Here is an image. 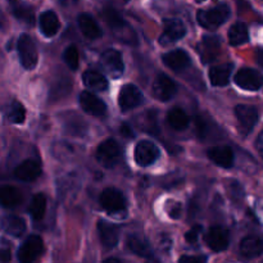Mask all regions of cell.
Here are the masks:
<instances>
[{
	"mask_svg": "<svg viewBox=\"0 0 263 263\" xmlns=\"http://www.w3.org/2000/svg\"><path fill=\"white\" fill-rule=\"evenodd\" d=\"M41 164L36 159H26L14 168L15 179L23 182H32L41 175Z\"/></svg>",
	"mask_w": 263,
	"mask_h": 263,
	"instance_id": "obj_16",
	"label": "cell"
},
{
	"mask_svg": "<svg viewBox=\"0 0 263 263\" xmlns=\"http://www.w3.org/2000/svg\"><path fill=\"white\" fill-rule=\"evenodd\" d=\"M59 2H61V4H63L64 7H68V5L76 4V3L79 2V0H59Z\"/></svg>",
	"mask_w": 263,
	"mask_h": 263,
	"instance_id": "obj_45",
	"label": "cell"
},
{
	"mask_svg": "<svg viewBox=\"0 0 263 263\" xmlns=\"http://www.w3.org/2000/svg\"><path fill=\"white\" fill-rule=\"evenodd\" d=\"M231 72H233V64L225 63L218 64L210 69V80L213 86H225L229 84Z\"/></svg>",
	"mask_w": 263,
	"mask_h": 263,
	"instance_id": "obj_27",
	"label": "cell"
},
{
	"mask_svg": "<svg viewBox=\"0 0 263 263\" xmlns=\"http://www.w3.org/2000/svg\"><path fill=\"white\" fill-rule=\"evenodd\" d=\"M17 51L20 57L21 64L26 69H33L37 66L39 53L32 37L27 33L20 36L17 41Z\"/></svg>",
	"mask_w": 263,
	"mask_h": 263,
	"instance_id": "obj_3",
	"label": "cell"
},
{
	"mask_svg": "<svg viewBox=\"0 0 263 263\" xmlns=\"http://www.w3.org/2000/svg\"><path fill=\"white\" fill-rule=\"evenodd\" d=\"M12 10L13 14H14L18 20L27 23V25H33L35 14H33V9L30 5L18 2V0H12Z\"/></svg>",
	"mask_w": 263,
	"mask_h": 263,
	"instance_id": "obj_33",
	"label": "cell"
},
{
	"mask_svg": "<svg viewBox=\"0 0 263 263\" xmlns=\"http://www.w3.org/2000/svg\"><path fill=\"white\" fill-rule=\"evenodd\" d=\"M256 59H257V63L263 68V48L258 49L256 53Z\"/></svg>",
	"mask_w": 263,
	"mask_h": 263,
	"instance_id": "obj_43",
	"label": "cell"
},
{
	"mask_svg": "<svg viewBox=\"0 0 263 263\" xmlns=\"http://www.w3.org/2000/svg\"><path fill=\"white\" fill-rule=\"evenodd\" d=\"M85 86L92 91H105L108 89V80L105 79L104 74L98 71H91L87 69L82 74Z\"/></svg>",
	"mask_w": 263,
	"mask_h": 263,
	"instance_id": "obj_26",
	"label": "cell"
},
{
	"mask_svg": "<svg viewBox=\"0 0 263 263\" xmlns=\"http://www.w3.org/2000/svg\"><path fill=\"white\" fill-rule=\"evenodd\" d=\"M240 253L244 258H256L263 253V240L258 236H247L240 243Z\"/></svg>",
	"mask_w": 263,
	"mask_h": 263,
	"instance_id": "obj_24",
	"label": "cell"
},
{
	"mask_svg": "<svg viewBox=\"0 0 263 263\" xmlns=\"http://www.w3.org/2000/svg\"><path fill=\"white\" fill-rule=\"evenodd\" d=\"M39 26H40V31L43 32L44 36H46V37H53L59 31L61 23H59L58 15L53 10H45V12H43L40 14Z\"/></svg>",
	"mask_w": 263,
	"mask_h": 263,
	"instance_id": "obj_22",
	"label": "cell"
},
{
	"mask_svg": "<svg viewBox=\"0 0 263 263\" xmlns=\"http://www.w3.org/2000/svg\"><path fill=\"white\" fill-rule=\"evenodd\" d=\"M7 118L12 123L15 125H21V123L25 122L26 120V109L20 102L14 100L9 104V107L7 108Z\"/></svg>",
	"mask_w": 263,
	"mask_h": 263,
	"instance_id": "obj_35",
	"label": "cell"
},
{
	"mask_svg": "<svg viewBox=\"0 0 263 263\" xmlns=\"http://www.w3.org/2000/svg\"><path fill=\"white\" fill-rule=\"evenodd\" d=\"M235 84L240 89L256 91L263 85V76L258 71L252 68H241L235 74Z\"/></svg>",
	"mask_w": 263,
	"mask_h": 263,
	"instance_id": "obj_12",
	"label": "cell"
},
{
	"mask_svg": "<svg viewBox=\"0 0 263 263\" xmlns=\"http://www.w3.org/2000/svg\"><path fill=\"white\" fill-rule=\"evenodd\" d=\"M195 122V133H197L198 138L204 140L205 138L210 134V127H208V122L204 120V117H200V116H197L194 120Z\"/></svg>",
	"mask_w": 263,
	"mask_h": 263,
	"instance_id": "obj_37",
	"label": "cell"
},
{
	"mask_svg": "<svg viewBox=\"0 0 263 263\" xmlns=\"http://www.w3.org/2000/svg\"><path fill=\"white\" fill-rule=\"evenodd\" d=\"M257 149L259 151L261 156L263 157V133L258 136V140H257Z\"/></svg>",
	"mask_w": 263,
	"mask_h": 263,
	"instance_id": "obj_44",
	"label": "cell"
},
{
	"mask_svg": "<svg viewBox=\"0 0 263 263\" xmlns=\"http://www.w3.org/2000/svg\"><path fill=\"white\" fill-rule=\"evenodd\" d=\"M121 134H122V136H125V138H127V139L134 138L133 130H131L130 126L126 125V123H123V125L121 126Z\"/></svg>",
	"mask_w": 263,
	"mask_h": 263,
	"instance_id": "obj_42",
	"label": "cell"
},
{
	"mask_svg": "<svg viewBox=\"0 0 263 263\" xmlns=\"http://www.w3.org/2000/svg\"><path fill=\"white\" fill-rule=\"evenodd\" d=\"M170 216H171L172 218H180V216H181V205H180L179 203H175L172 210L170 211Z\"/></svg>",
	"mask_w": 263,
	"mask_h": 263,
	"instance_id": "obj_41",
	"label": "cell"
},
{
	"mask_svg": "<svg viewBox=\"0 0 263 263\" xmlns=\"http://www.w3.org/2000/svg\"><path fill=\"white\" fill-rule=\"evenodd\" d=\"M141 102H143V94L135 85L127 84L122 86L120 95H118V105L122 112H128V110L139 107Z\"/></svg>",
	"mask_w": 263,
	"mask_h": 263,
	"instance_id": "obj_8",
	"label": "cell"
},
{
	"mask_svg": "<svg viewBox=\"0 0 263 263\" xmlns=\"http://www.w3.org/2000/svg\"><path fill=\"white\" fill-rule=\"evenodd\" d=\"M179 263H207L205 256H182Z\"/></svg>",
	"mask_w": 263,
	"mask_h": 263,
	"instance_id": "obj_39",
	"label": "cell"
},
{
	"mask_svg": "<svg viewBox=\"0 0 263 263\" xmlns=\"http://www.w3.org/2000/svg\"><path fill=\"white\" fill-rule=\"evenodd\" d=\"M167 121H168L170 126L176 131L185 130L189 126L190 122L189 117L184 112V109H181L179 107H175L170 110L168 115H167Z\"/></svg>",
	"mask_w": 263,
	"mask_h": 263,
	"instance_id": "obj_29",
	"label": "cell"
},
{
	"mask_svg": "<svg viewBox=\"0 0 263 263\" xmlns=\"http://www.w3.org/2000/svg\"><path fill=\"white\" fill-rule=\"evenodd\" d=\"M229 43L233 46L241 45V44H246L249 39L248 33V27L244 25L243 22H238L235 25H233L229 30L228 33Z\"/></svg>",
	"mask_w": 263,
	"mask_h": 263,
	"instance_id": "obj_31",
	"label": "cell"
},
{
	"mask_svg": "<svg viewBox=\"0 0 263 263\" xmlns=\"http://www.w3.org/2000/svg\"><path fill=\"white\" fill-rule=\"evenodd\" d=\"M162 61L172 71H182L186 67L190 66V57L186 51L182 49H176V50L168 51L162 57Z\"/></svg>",
	"mask_w": 263,
	"mask_h": 263,
	"instance_id": "obj_19",
	"label": "cell"
},
{
	"mask_svg": "<svg viewBox=\"0 0 263 263\" xmlns=\"http://www.w3.org/2000/svg\"><path fill=\"white\" fill-rule=\"evenodd\" d=\"M134 157H135V162L139 166L148 167L158 159L159 149L153 141L143 140L136 145Z\"/></svg>",
	"mask_w": 263,
	"mask_h": 263,
	"instance_id": "obj_7",
	"label": "cell"
},
{
	"mask_svg": "<svg viewBox=\"0 0 263 263\" xmlns=\"http://www.w3.org/2000/svg\"><path fill=\"white\" fill-rule=\"evenodd\" d=\"M127 247L133 253H135L136 256L141 257V258L149 259V261H153L154 259V252L152 249L151 244L146 241L145 238L139 235H131L127 239Z\"/></svg>",
	"mask_w": 263,
	"mask_h": 263,
	"instance_id": "obj_20",
	"label": "cell"
},
{
	"mask_svg": "<svg viewBox=\"0 0 263 263\" xmlns=\"http://www.w3.org/2000/svg\"><path fill=\"white\" fill-rule=\"evenodd\" d=\"M22 203V193L12 185L0 186V205L4 208H15Z\"/></svg>",
	"mask_w": 263,
	"mask_h": 263,
	"instance_id": "obj_23",
	"label": "cell"
},
{
	"mask_svg": "<svg viewBox=\"0 0 263 263\" xmlns=\"http://www.w3.org/2000/svg\"><path fill=\"white\" fill-rule=\"evenodd\" d=\"M103 18L108 23V26H109L110 30L113 31V33H115L118 40L128 44V45H136L138 44V36H136L135 31L128 26V23L123 21L120 13L116 12L113 8H105L103 10Z\"/></svg>",
	"mask_w": 263,
	"mask_h": 263,
	"instance_id": "obj_1",
	"label": "cell"
},
{
	"mask_svg": "<svg viewBox=\"0 0 263 263\" xmlns=\"http://www.w3.org/2000/svg\"><path fill=\"white\" fill-rule=\"evenodd\" d=\"M202 230L203 229L200 225L193 226V228L190 229L186 234H185V240H186V243H189V244L197 243V240H198V238H199Z\"/></svg>",
	"mask_w": 263,
	"mask_h": 263,
	"instance_id": "obj_38",
	"label": "cell"
},
{
	"mask_svg": "<svg viewBox=\"0 0 263 263\" xmlns=\"http://www.w3.org/2000/svg\"><path fill=\"white\" fill-rule=\"evenodd\" d=\"M64 127H66L67 133L73 136H84L87 130L85 121L74 113L67 115V118L64 120Z\"/></svg>",
	"mask_w": 263,
	"mask_h": 263,
	"instance_id": "obj_30",
	"label": "cell"
},
{
	"mask_svg": "<svg viewBox=\"0 0 263 263\" xmlns=\"http://www.w3.org/2000/svg\"><path fill=\"white\" fill-rule=\"evenodd\" d=\"M100 63H102L103 68L115 79L122 76L125 64H123V59L120 51L115 50V49H107L100 57Z\"/></svg>",
	"mask_w": 263,
	"mask_h": 263,
	"instance_id": "obj_10",
	"label": "cell"
},
{
	"mask_svg": "<svg viewBox=\"0 0 263 263\" xmlns=\"http://www.w3.org/2000/svg\"><path fill=\"white\" fill-rule=\"evenodd\" d=\"M135 123L140 130L145 131L146 134H151V135H158L159 133L158 116H157L156 110H146V112L141 113L140 116L136 117Z\"/></svg>",
	"mask_w": 263,
	"mask_h": 263,
	"instance_id": "obj_25",
	"label": "cell"
},
{
	"mask_svg": "<svg viewBox=\"0 0 263 263\" xmlns=\"http://www.w3.org/2000/svg\"><path fill=\"white\" fill-rule=\"evenodd\" d=\"M46 211V197L41 193L33 195L31 199L30 207H28V213L35 221H40L44 218Z\"/></svg>",
	"mask_w": 263,
	"mask_h": 263,
	"instance_id": "obj_34",
	"label": "cell"
},
{
	"mask_svg": "<svg viewBox=\"0 0 263 263\" xmlns=\"http://www.w3.org/2000/svg\"><path fill=\"white\" fill-rule=\"evenodd\" d=\"M235 116L244 135H248L258 121V112L254 107L247 104H239L235 107Z\"/></svg>",
	"mask_w": 263,
	"mask_h": 263,
	"instance_id": "obj_11",
	"label": "cell"
},
{
	"mask_svg": "<svg viewBox=\"0 0 263 263\" xmlns=\"http://www.w3.org/2000/svg\"><path fill=\"white\" fill-rule=\"evenodd\" d=\"M230 17V8L228 4H218L210 9H202L198 12L197 20L202 27L207 30H216L226 22Z\"/></svg>",
	"mask_w": 263,
	"mask_h": 263,
	"instance_id": "obj_2",
	"label": "cell"
},
{
	"mask_svg": "<svg viewBox=\"0 0 263 263\" xmlns=\"http://www.w3.org/2000/svg\"><path fill=\"white\" fill-rule=\"evenodd\" d=\"M44 252V241L39 235H30L18 249L20 263H33Z\"/></svg>",
	"mask_w": 263,
	"mask_h": 263,
	"instance_id": "obj_4",
	"label": "cell"
},
{
	"mask_svg": "<svg viewBox=\"0 0 263 263\" xmlns=\"http://www.w3.org/2000/svg\"><path fill=\"white\" fill-rule=\"evenodd\" d=\"M98 233H99L100 241L107 249L115 248L120 240V229L113 223L100 220L98 222Z\"/></svg>",
	"mask_w": 263,
	"mask_h": 263,
	"instance_id": "obj_17",
	"label": "cell"
},
{
	"mask_svg": "<svg viewBox=\"0 0 263 263\" xmlns=\"http://www.w3.org/2000/svg\"><path fill=\"white\" fill-rule=\"evenodd\" d=\"M185 33H186V28L181 21L177 18H167L163 22V33L159 41L163 45H168L184 37Z\"/></svg>",
	"mask_w": 263,
	"mask_h": 263,
	"instance_id": "obj_9",
	"label": "cell"
},
{
	"mask_svg": "<svg viewBox=\"0 0 263 263\" xmlns=\"http://www.w3.org/2000/svg\"><path fill=\"white\" fill-rule=\"evenodd\" d=\"M204 240L213 252H223L225 249H228L230 236H229V231L226 229L221 228V226H213L207 231Z\"/></svg>",
	"mask_w": 263,
	"mask_h": 263,
	"instance_id": "obj_14",
	"label": "cell"
},
{
	"mask_svg": "<svg viewBox=\"0 0 263 263\" xmlns=\"http://www.w3.org/2000/svg\"><path fill=\"white\" fill-rule=\"evenodd\" d=\"M2 228L9 235L20 238L26 231V222L18 216H7L2 220Z\"/></svg>",
	"mask_w": 263,
	"mask_h": 263,
	"instance_id": "obj_28",
	"label": "cell"
},
{
	"mask_svg": "<svg viewBox=\"0 0 263 263\" xmlns=\"http://www.w3.org/2000/svg\"><path fill=\"white\" fill-rule=\"evenodd\" d=\"M103 263H122V262L118 261V259H116V258H107Z\"/></svg>",
	"mask_w": 263,
	"mask_h": 263,
	"instance_id": "obj_46",
	"label": "cell"
},
{
	"mask_svg": "<svg viewBox=\"0 0 263 263\" xmlns=\"http://www.w3.org/2000/svg\"><path fill=\"white\" fill-rule=\"evenodd\" d=\"M12 258V253L8 248H0V262L8 263Z\"/></svg>",
	"mask_w": 263,
	"mask_h": 263,
	"instance_id": "obj_40",
	"label": "cell"
},
{
	"mask_svg": "<svg viewBox=\"0 0 263 263\" xmlns=\"http://www.w3.org/2000/svg\"><path fill=\"white\" fill-rule=\"evenodd\" d=\"M100 205L108 213L123 212L126 210L125 195L116 187H107L100 194Z\"/></svg>",
	"mask_w": 263,
	"mask_h": 263,
	"instance_id": "obj_5",
	"label": "cell"
},
{
	"mask_svg": "<svg viewBox=\"0 0 263 263\" xmlns=\"http://www.w3.org/2000/svg\"><path fill=\"white\" fill-rule=\"evenodd\" d=\"M80 105L87 115L94 117H102L107 113V105L100 98L90 91H84L80 95Z\"/></svg>",
	"mask_w": 263,
	"mask_h": 263,
	"instance_id": "obj_15",
	"label": "cell"
},
{
	"mask_svg": "<svg viewBox=\"0 0 263 263\" xmlns=\"http://www.w3.org/2000/svg\"><path fill=\"white\" fill-rule=\"evenodd\" d=\"M121 158V149L120 145L116 140L113 139H107V140L103 141L99 146H98L97 151V159L102 166L110 167L116 166L117 162Z\"/></svg>",
	"mask_w": 263,
	"mask_h": 263,
	"instance_id": "obj_6",
	"label": "cell"
},
{
	"mask_svg": "<svg viewBox=\"0 0 263 263\" xmlns=\"http://www.w3.org/2000/svg\"><path fill=\"white\" fill-rule=\"evenodd\" d=\"M152 90H153V95L156 99L161 100V102H168L176 94V85L168 76L161 73L154 80Z\"/></svg>",
	"mask_w": 263,
	"mask_h": 263,
	"instance_id": "obj_13",
	"label": "cell"
},
{
	"mask_svg": "<svg viewBox=\"0 0 263 263\" xmlns=\"http://www.w3.org/2000/svg\"><path fill=\"white\" fill-rule=\"evenodd\" d=\"M63 59L66 62L67 66L72 69V71H76L79 68L80 63V57H79V50L74 45H69L68 48L64 50L63 53Z\"/></svg>",
	"mask_w": 263,
	"mask_h": 263,
	"instance_id": "obj_36",
	"label": "cell"
},
{
	"mask_svg": "<svg viewBox=\"0 0 263 263\" xmlns=\"http://www.w3.org/2000/svg\"><path fill=\"white\" fill-rule=\"evenodd\" d=\"M207 156L213 163L220 167H223V168H230L234 164L233 149L226 145L212 146V148L208 149Z\"/></svg>",
	"mask_w": 263,
	"mask_h": 263,
	"instance_id": "obj_18",
	"label": "cell"
},
{
	"mask_svg": "<svg viewBox=\"0 0 263 263\" xmlns=\"http://www.w3.org/2000/svg\"><path fill=\"white\" fill-rule=\"evenodd\" d=\"M218 49H220V43H218L217 37L207 36V37L203 39L202 46L199 48V53L203 62H211L213 58H216Z\"/></svg>",
	"mask_w": 263,
	"mask_h": 263,
	"instance_id": "obj_32",
	"label": "cell"
},
{
	"mask_svg": "<svg viewBox=\"0 0 263 263\" xmlns=\"http://www.w3.org/2000/svg\"><path fill=\"white\" fill-rule=\"evenodd\" d=\"M77 22H79V27L82 35L86 39H89V40H97V39H99L102 36V28H100V26L98 25L94 17H91L87 13L80 14Z\"/></svg>",
	"mask_w": 263,
	"mask_h": 263,
	"instance_id": "obj_21",
	"label": "cell"
}]
</instances>
